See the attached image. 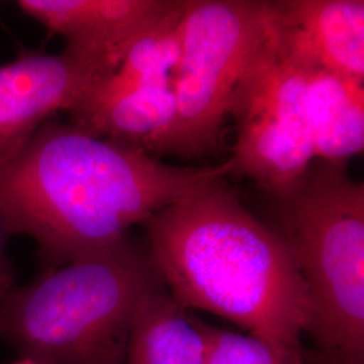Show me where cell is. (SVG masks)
Masks as SVG:
<instances>
[{
  "label": "cell",
  "instance_id": "obj_11",
  "mask_svg": "<svg viewBox=\"0 0 364 364\" xmlns=\"http://www.w3.org/2000/svg\"><path fill=\"white\" fill-rule=\"evenodd\" d=\"M306 108L314 158L344 166L363 153V80L324 69L308 70Z\"/></svg>",
  "mask_w": 364,
  "mask_h": 364
},
{
  "label": "cell",
  "instance_id": "obj_5",
  "mask_svg": "<svg viewBox=\"0 0 364 364\" xmlns=\"http://www.w3.org/2000/svg\"><path fill=\"white\" fill-rule=\"evenodd\" d=\"M267 34V1L188 0L171 81L177 115L161 153L215 151L235 90Z\"/></svg>",
  "mask_w": 364,
  "mask_h": 364
},
{
  "label": "cell",
  "instance_id": "obj_15",
  "mask_svg": "<svg viewBox=\"0 0 364 364\" xmlns=\"http://www.w3.org/2000/svg\"><path fill=\"white\" fill-rule=\"evenodd\" d=\"M11 236L6 220L0 212V302L15 289L13 266L6 252V243Z\"/></svg>",
  "mask_w": 364,
  "mask_h": 364
},
{
  "label": "cell",
  "instance_id": "obj_10",
  "mask_svg": "<svg viewBox=\"0 0 364 364\" xmlns=\"http://www.w3.org/2000/svg\"><path fill=\"white\" fill-rule=\"evenodd\" d=\"M72 124L95 136L144 151H162L177 115L173 81L117 91L87 90Z\"/></svg>",
  "mask_w": 364,
  "mask_h": 364
},
{
  "label": "cell",
  "instance_id": "obj_3",
  "mask_svg": "<svg viewBox=\"0 0 364 364\" xmlns=\"http://www.w3.org/2000/svg\"><path fill=\"white\" fill-rule=\"evenodd\" d=\"M165 287L129 239L49 267L0 302V338L37 364H122L142 299Z\"/></svg>",
  "mask_w": 364,
  "mask_h": 364
},
{
  "label": "cell",
  "instance_id": "obj_1",
  "mask_svg": "<svg viewBox=\"0 0 364 364\" xmlns=\"http://www.w3.org/2000/svg\"><path fill=\"white\" fill-rule=\"evenodd\" d=\"M234 170L232 158L178 168L147 151L48 120L0 162V212L57 267L127 239L136 224Z\"/></svg>",
  "mask_w": 364,
  "mask_h": 364
},
{
  "label": "cell",
  "instance_id": "obj_6",
  "mask_svg": "<svg viewBox=\"0 0 364 364\" xmlns=\"http://www.w3.org/2000/svg\"><path fill=\"white\" fill-rule=\"evenodd\" d=\"M306 81L308 69L282 52L267 28L228 111L237 122L232 173L278 197L299 185L314 159Z\"/></svg>",
  "mask_w": 364,
  "mask_h": 364
},
{
  "label": "cell",
  "instance_id": "obj_8",
  "mask_svg": "<svg viewBox=\"0 0 364 364\" xmlns=\"http://www.w3.org/2000/svg\"><path fill=\"white\" fill-rule=\"evenodd\" d=\"M267 28L302 68L364 80L363 0L267 1Z\"/></svg>",
  "mask_w": 364,
  "mask_h": 364
},
{
  "label": "cell",
  "instance_id": "obj_12",
  "mask_svg": "<svg viewBox=\"0 0 364 364\" xmlns=\"http://www.w3.org/2000/svg\"><path fill=\"white\" fill-rule=\"evenodd\" d=\"M122 364H205L201 321L166 287L150 293L134 314Z\"/></svg>",
  "mask_w": 364,
  "mask_h": 364
},
{
  "label": "cell",
  "instance_id": "obj_4",
  "mask_svg": "<svg viewBox=\"0 0 364 364\" xmlns=\"http://www.w3.org/2000/svg\"><path fill=\"white\" fill-rule=\"evenodd\" d=\"M279 198V234L312 302L316 364H364L363 183L321 162Z\"/></svg>",
  "mask_w": 364,
  "mask_h": 364
},
{
  "label": "cell",
  "instance_id": "obj_9",
  "mask_svg": "<svg viewBox=\"0 0 364 364\" xmlns=\"http://www.w3.org/2000/svg\"><path fill=\"white\" fill-rule=\"evenodd\" d=\"M27 16L66 39V50L117 65L131 42L171 10L174 0H18Z\"/></svg>",
  "mask_w": 364,
  "mask_h": 364
},
{
  "label": "cell",
  "instance_id": "obj_2",
  "mask_svg": "<svg viewBox=\"0 0 364 364\" xmlns=\"http://www.w3.org/2000/svg\"><path fill=\"white\" fill-rule=\"evenodd\" d=\"M149 254L182 308L213 313L290 348L312 326V302L284 236L252 216L224 178L144 224Z\"/></svg>",
  "mask_w": 364,
  "mask_h": 364
},
{
  "label": "cell",
  "instance_id": "obj_13",
  "mask_svg": "<svg viewBox=\"0 0 364 364\" xmlns=\"http://www.w3.org/2000/svg\"><path fill=\"white\" fill-rule=\"evenodd\" d=\"M186 1L168 13L129 45L119 63L93 81L88 90L117 91L171 80L182 50V21Z\"/></svg>",
  "mask_w": 364,
  "mask_h": 364
},
{
  "label": "cell",
  "instance_id": "obj_14",
  "mask_svg": "<svg viewBox=\"0 0 364 364\" xmlns=\"http://www.w3.org/2000/svg\"><path fill=\"white\" fill-rule=\"evenodd\" d=\"M201 329L205 343V364H311L302 348H290L203 321Z\"/></svg>",
  "mask_w": 364,
  "mask_h": 364
},
{
  "label": "cell",
  "instance_id": "obj_16",
  "mask_svg": "<svg viewBox=\"0 0 364 364\" xmlns=\"http://www.w3.org/2000/svg\"><path fill=\"white\" fill-rule=\"evenodd\" d=\"M14 364H37L34 363L33 360H28V359H22V360H19V362H16V363Z\"/></svg>",
  "mask_w": 364,
  "mask_h": 364
},
{
  "label": "cell",
  "instance_id": "obj_7",
  "mask_svg": "<svg viewBox=\"0 0 364 364\" xmlns=\"http://www.w3.org/2000/svg\"><path fill=\"white\" fill-rule=\"evenodd\" d=\"M105 66L75 53H23L0 65V162L58 111H70Z\"/></svg>",
  "mask_w": 364,
  "mask_h": 364
}]
</instances>
